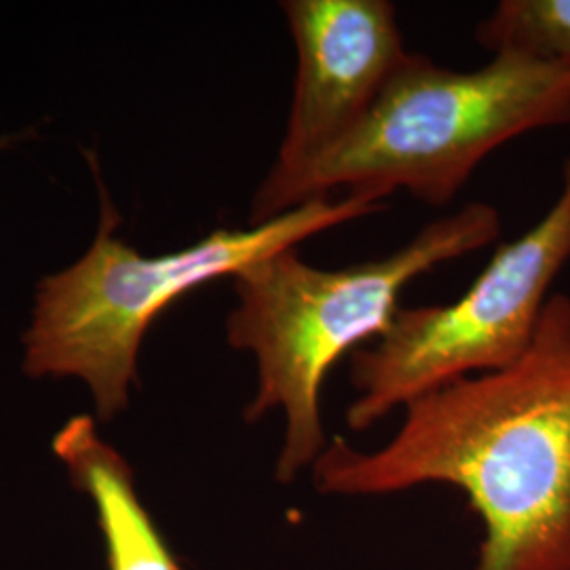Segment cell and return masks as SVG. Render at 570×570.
<instances>
[{"instance_id":"obj_5","label":"cell","mask_w":570,"mask_h":570,"mask_svg":"<svg viewBox=\"0 0 570 570\" xmlns=\"http://www.w3.org/2000/svg\"><path fill=\"white\" fill-rule=\"evenodd\" d=\"M570 261V157L548 214L501 244L450 305L397 308L387 330L351 353V431H366L435 389L510 366L529 348L550 287Z\"/></svg>"},{"instance_id":"obj_3","label":"cell","mask_w":570,"mask_h":570,"mask_svg":"<svg viewBox=\"0 0 570 570\" xmlns=\"http://www.w3.org/2000/svg\"><path fill=\"white\" fill-rule=\"evenodd\" d=\"M499 235V212L468 204L423 226L385 258L330 271L305 263L298 249H285L233 277L237 305L226 320V341L252 353L258 367L245 421L284 412L277 482H294L326 450L320 400L334 364L387 330L407 284L494 244Z\"/></svg>"},{"instance_id":"obj_1","label":"cell","mask_w":570,"mask_h":570,"mask_svg":"<svg viewBox=\"0 0 570 570\" xmlns=\"http://www.w3.org/2000/svg\"><path fill=\"white\" fill-rule=\"evenodd\" d=\"M313 482L341 497L446 484L484 524L478 570H570V296L551 294L510 366L407 404L385 446L334 438Z\"/></svg>"},{"instance_id":"obj_8","label":"cell","mask_w":570,"mask_h":570,"mask_svg":"<svg viewBox=\"0 0 570 570\" xmlns=\"http://www.w3.org/2000/svg\"><path fill=\"white\" fill-rule=\"evenodd\" d=\"M475 39L492 56L570 68V0H503Z\"/></svg>"},{"instance_id":"obj_4","label":"cell","mask_w":570,"mask_h":570,"mask_svg":"<svg viewBox=\"0 0 570 570\" xmlns=\"http://www.w3.org/2000/svg\"><path fill=\"white\" fill-rule=\"evenodd\" d=\"M100 184V225L75 265L42 277L23 332V370L32 379L82 381L100 421L129 402L138 355L153 322L184 294L298 245L336 226L383 212L362 197L317 199L265 225L216 228L197 244L144 256L117 235L121 216Z\"/></svg>"},{"instance_id":"obj_7","label":"cell","mask_w":570,"mask_h":570,"mask_svg":"<svg viewBox=\"0 0 570 570\" xmlns=\"http://www.w3.org/2000/svg\"><path fill=\"white\" fill-rule=\"evenodd\" d=\"M53 452L77 489L89 494L106 539L108 570H183L136 492L134 471L98 435L91 416L70 419Z\"/></svg>"},{"instance_id":"obj_2","label":"cell","mask_w":570,"mask_h":570,"mask_svg":"<svg viewBox=\"0 0 570 570\" xmlns=\"http://www.w3.org/2000/svg\"><path fill=\"white\" fill-rule=\"evenodd\" d=\"M570 125V68L492 56L480 70L442 68L407 53L379 102L343 140L287 174H266L249 226L317 199L385 204L406 190L449 205L475 167L513 138Z\"/></svg>"},{"instance_id":"obj_6","label":"cell","mask_w":570,"mask_h":570,"mask_svg":"<svg viewBox=\"0 0 570 570\" xmlns=\"http://www.w3.org/2000/svg\"><path fill=\"white\" fill-rule=\"evenodd\" d=\"M296 81L268 174H287L364 121L407 53L387 0H285Z\"/></svg>"}]
</instances>
